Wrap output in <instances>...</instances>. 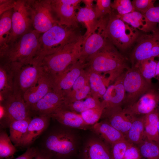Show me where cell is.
Masks as SVG:
<instances>
[{
    "label": "cell",
    "instance_id": "obj_1",
    "mask_svg": "<svg viewBox=\"0 0 159 159\" xmlns=\"http://www.w3.org/2000/svg\"><path fill=\"white\" fill-rule=\"evenodd\" d=\"M130 68L125 57L108 39L102 48L88 59L85 68L101 75L103 74L106 79L107 75L110 85Z\"/></svg>",
    "mask_w": 159,
    "mask_h": 159
},
{
    "label": "cell",
    "instance_id": "obj_2",
    "mask_svg": "<svg viewBox=\"0 0 159 159\" xmlns=\"http://www.w3.org/2000/svg\"><path fill=\"white\" fill-rule=\"evenodd\" d=\"M78 27L58 24L41 34L39 50L34 62L40 64L45 57L79 40L83 36L80 34Z\"/></svg>",
    "mask_w": 159,
    "mask_h": 159
},
{
    "label": "cell",
    "instance_id": "obj_3",
    "mask_svg": "<svg viewBox=\"0 0 159 159\" xmlns=\"http://www.w3.org/2000/svg\"><path fill=\"white\" fill-rule=\"evenodd\" d=\"M74 136L65 127L47 131L38 148L50 159H73L77 156Z\"/></svg>",
    "mask_w": 159,
    "mask_h": 159
},
{
    "label": "cell",
    "instance_id": "obj_4",
    "mask_svg": "<svg viewBox=\"0 0 159 159\" xmlns=\"http://www.w3.org/2000/svg\"><path fill=\"white\" fill-rule=\"evenodd\" d=\"M41 34L32 29L13 43L0 48V64H27L36 57Z\"/></svg>",
    "mask_w": 159,
    "mask_h": 159
},
{
    "label": "cell",
    "instance_id": "obj_5",
    "mask_svg": "<svg viewBox=\"0 0 159 159\" xmlns=\"http://www.w3.org/2000/svg\"><path fill=\"white\" fill-rule=\"evenodd\" d=\"M106 34L117 49L124 51L136 42L141 34L139 30L125 22L112 11L108 16Z\"/></svg>",
    "mask_w": 159,
    "mask_h": 159
},
{
    "label": "cell",
    "instance_id": "obj_6",
    "mask_svg": "<svg viewBox=\"0 0 159 159\" xmlns=\"http://www.w3.org/2000/svg\"><path fill=\"white\" fill-rule=\"evenodd\" d=\"M84 36L78 41L53 54L45 57L40 64L44 72L54 78L79 58Z\"/></svg>",
    "mask_w": 159,
    "mask_h": 159
},
{
    "label": "cell",
    "instance_id": "obj_7",
    "mask_svg": "<svg viewBox=\"0 0 159 159\" xmlns=\"http://www.w3.org/2000/svg\"><path fill=\"white\" fill-rule=\"evenodd\" d=\"M8 64L11 65L14 72V94L23 97L45 72L42 66L33 61L27 64Z\"/></svg>",
    "mask_w": 159,
    "mask_h": 159
},
{
    "label": "cell",
    "instance_id": "obj_8",
    "mask_svg": "<svg viewBox=\"0 0 159 159\" xmlns=\"http://www.w3.org/2000/svg\"><path fill=\"white\" fill-rule=\"evenodd\" d=\"M27 3L34 29L39 33L42 34L59 24L52 9L50 0H27Z\"/></svg>",
    "mask_w": 159,
    "mask_h": 159
},
{
    "label": "cell",
    "instance_id": "obj_9",
    "mask_svg": "<svg viewBox=\"0 0 159 159\" xmlns=\"http://www.w3.org/2000/svg\"><path fill=\"white\" fill-rule=\"evenodd\" d=\"M123 84L125 93L124 108L133 104L151 87V84L144 78L136 67H130L126 72Z\"/></svg>",
    "mask_w": 159,
    "mask_h": 159
},
{
    "label": "cell",
    "instance_id": "obj_10",
    "mask_svg": "<svg viewBox=\"0 0 159 159\" xmlns=\"http://www.w3.org/2000/svg\"><path fill=\"white\" fill-rule=\"evenodd\" d=\"M12 25L11 32L6 45L13 43L32 29V21L27 0H16L13 9Z\"/></svg>",
    "mask_w": 159,
    "mask_h": 159
},
{
    "label": "cell",
    "instance_id": "obj_11",
    "mask_svg": "<svg viewBox=\"0 0 159 159\" xmlns=\"http://www.w3.org/2000/svg\"><path fill=\"white\" fill-rule=\"evenodd\" d=\"M159 40V30L158 29L150 34H141L130 54L131 67H135L143 60L155 58V50Z\"/></svg>",
    "mask_w": 159,
    "mask_h": 159
},
{
    "label": "cell",
    "instance_id": "obj_12",
    "mask_svg": "<svg viewBox=\"0 0 159 159\" xmlns=\"http://www.w3.org/2000/svg\"><path fill=\"white\" fill-rule=\"evenodd\" d=\"M108 19V17L100 19L99 24L95 30L87 39L83 40L78 59L86 62L90 57L105 45L108 40L106 34Z\"/></svg>",
    "mask_w": 159,
    "mask_h": 159
},
{
    "label": "cell",
    "instance_id": "obj_13",
    "mask_svg": "<svg viewBox=\"0 0 159 159\" xmlns=\"http://www.w3.org/2000/svg\"><path fill=\"white\" fill-rule=\"evenodd\" d=\"M86 62L79 59L54 78L53 90L64 96L71 90L75 81L85 69Z\"/></svg>",
    "mask_w": 159,
    "mask_h": 159
},
{
    "label": "cell",
    "instance_id": "obj_14",
    "mask_svg": "<svg viewBox=\"0 0 159 159\" xmlns=\"http://www.w3.org/2000/svg\"><path fill=\"white\" fill-rule=\"evenodd\" d=\"M125 72L107 87L100 101L104 109L103 112L123 109L122 106L124 104L125 97L123 82Z\"/></svg>",
    "mask_w": 159,
    "mask_h": 159
},
{
    "label": "cell",
    "instance_id": "obj_15",
    "mask_svg": "<svg viewBox=\"0 0 159 159\" xmlns=\"http://www.w3.org/2000/svg\"><path fill=\"white\" fill-rule=\"evenodd\" d=\"M81 0H50L51 5L59 23L78 27L76 10Z\"/></svg>",
    "mask_w": 159,
    "mask_h": 159
},
{
    "label": "cell",
    "instance_id": "obj_16",
    "mask_svg": "<svg viewBox=\"0 0 159 159\" xmlns=\"http://www.w3.org/2000/svg\"><path fill=\"white\" fill-rule=\"evenodd\" d=\"M2 108L11 122L13 121L32 118V112L25 102L24 97L14 94L0 102Z\"/></svg>",
    "mask_w": 159,
    "mask_h": 159
},
{
    "label": "cell",
    "instance_id": "obj_17",
    "mask_svg": "<svg viewBox=\"0 0 159 159\" xmlns=\"http://www.w3.org/2000/svg\"><path fill=\"white\" fill-rule=\"evenodd\" d=\"M159 100V95L150 89L133 104L123 110L132 116H143L155 110L158 106Z\"/></svg>",
    "mask_w": 159,
    "mask_h": 159
},
{
    "label": "cell",
    "instance_id": "obj_18",
    "mask_svg": "<svg viewBox=\"0 0 159 159\" xmlns=\"http://www.w3.org/2000/svg\"><path fill=\"white\" fill-rule=\"evenodd\" d=\"M54 82L53 77L45 72L36 85L24 93V99L30 109L53 90Z\"/></svg>",
    "mask_w": 159,
    "mask_h": 159
},
{
    "label": "cell",
    "instance_id": "obj_19",
    "mask_svg": "<svg viewBox=\"0 0 159 159\" xmlns=\"http://www.w3.org/2000/svg\"><path fill=\"white\" fill-rule=\"evenodd\" d=\"M64 97L53 90L47 93L30 109L32 113L38 116L49 115L64 104Z\"/></svg>",
    "mask_w": 159,
    "mask_h": 159
},
{
    "label": "cell",
    "instance_id": "obj_20",
    "mask_svg": "<svg viewBox=\"0 0 159 159\" xmlns=\"http://www.w3.org/2000/svg\"><path fill=\"white\" fill-rule=\"evenodd\" d=\"M77 156L78 159H112L109 147L96 138L89 140Z\"/></svg>",
    "mask_w": 159,
    "mask_h": 159
},
{
    "label": "cell",
    "instance_id": "obj_21",
    "mask_svg": "<svg viewBox=\"0 0 159 159\" xmlns=\"http://www.w3.org/2000/svg\"><path fill=\"white\" fill-rule=\"evenodd\" d=\"M51 118L49 115H38L32 118L29 124L26 133L20 147H29V146L47 129Z\"/></svg>",
    "mask_w": 159,
    "mask_h": 159
},
{
    "label": "cell",
    "instance_id": "obj_22",
    "mask_svg": "<svg viewBox=\"0 0 159 159\" xmlns=\"http://www.w3.org/2000/svg\"><path fill=\"white\" fill-rule=\"evenodd\" d=\"M49 116L66 127L85 130L89 127L83 121L80 114L69 110L64 105Z\"/></svg>",
    "mask_w": 159,
    "mask_h": 159
},
{
    "label": "cell",
    "instance_id": "obj_23",
    "mask_svg": "<svg viewBox=\"0 0 159 159\" xmlns=\"http://www.w3.org/2000/svg\"><path fill=\"white\" fill-rule=\"evenodd\" d=\"M136 117L126 113L123 109L102 113L101 117L125 137Z\"/></svg>",
    "mask_w": 159,
    "mask_h": 159
},
{
    "label": "cell",
    "instance_id": "obj_24",
    "mask_svg": "<svg viewBox=\"0 0 159 159\" xmlns=\"http://www.w3.org/2000/svg\"><path fill=\"white\" fill-rule=\"evenodd\" d=\"M91 129L105 143L110 145L117 142L126 139L122 133L105 120L92 125Z\"/></svg>",
    "mask_w": 159,
    "mask_h": 159
},
{
    "label": "cell",
    "instance_id": "obj_25",
    "mask_svg": "<svg viewBox=\"0 0 159 159\" xmlns=\"http://www.w3.org/2000/svg\"><path fill=\"white\" fill-rule=\"evenodd\" d=\"M14 70L9 64H0V102L14 94Z\"/></svg>",
    "mask_w": 159,
    "mask_h": 159
},
{
    "label": "cell",
    "instance_id": "obj_26",
    "mask_svg": "<svg viewBox=\"0 0 159 159\" xmlns=\"http://www.w3.org/2000/svg\"><path fill=\"white\" fill-rule=\"evenodd\" d=\"M117 15L125 22L139 31L148 33L157 29V24L150 22L144 14L138 11H135L125 15Z\"/></svg>",
    "mask_w": 159,
    "mask_h": 159
},
{
    "label": "cell",
    "instance_id": "obj_27",
    "mask_svg": "<svg viewBox=\"0 0 159 159\" xmlns=\"http://www.w3.org/2000/svg\"><path fill=\"white\" fill-rule=\"evenodd\" d=\"M77 22L83 23L86 28L84 40L87 39L95 30L98 25L100 19H98L93 7L85 6L79 9L77 13Z\"/></svg>",
    "mask_w": 159,
    "mask_h": 159
},
{
    "label": "cell",
    "instance_id": "obj_28",
    "mask_svg": "<svg viewBox=\"0 0 159 159\" xmlns=\"http://www.w3.org/2000/svg\"><path fill=\"white\" fill-rule=\"evenodd\" d=\"M87 70L88 73L89 82L90 89V95L99 99H101L109 85L107 81L102 75Z\"/></svg>",
    "mask_w": 159,
    "mask_h": 159
},
{
    "label": "cell",
    "instance_id": "obj_29",
    "mask_svg": "<svg viewBox=\"0 0 159 159\" xmlns=\"http://www.w3.org/2000/svg\"><path fill=\"white\" fill-rule=\"evenodd\" d=\"M145 138L144 115L136 117L125 136V139L130 143L137 146Z\"/></svg>",
    "mask_w": 159,
    "mask_h": 159
},
{
    "label": "cell",
    "instance_id": "obj_30",
    "mask_svg": "<svg viewBox=\"0 0 159 159\" xmlns=\"http://www.w3.org/2000/svg\"><path fill=\"white\" fill-rule=\"evenodd\" d=\"M32 118L12 121L10 125L9 138L16 147H20Z\"/></svg>",
    "mask_w": 159,
    "mask_h": 159
},
{
    "label": "cell",
    "instance_id": "obj_31",
    "mask_svg": "<svg viewBox=\"0 0 159 159\" xmlns=\"http://www.w3.org/2000/svg\"><path fill=\"white\" fill-rule=\"evenodd\" d=\"M159 114L156 109L144 115L145 134L148 140L159 143V134L157 123Z\"/></svg>",
    "mask_w": 159,
    "mask_h": 159
},
{
    "label": "cell",
    "instance_id": "obj_32",
    "mask_svg": "<svg viewBox=\"0 0 159 159\" xmlns=\"http://www.w3.org/2000/svg\"><path fill=\"white\" fill-rule=\"evenodd\" d=\"M13 9L6 11L0 17V48L7 44L12 30Z\"/></svg>",
    "mask_w": 159,
    "mask_h": 159
},
{
    "label": "cell",
    "instance_id": "obj_33",
    "mask_svg": "<svg viewBox=\"0 0 159 159\" xmlns=\"http://www.w3.org/2000/svg\"><path fill=\"white\" fill-rule=\"evenodd\" d=\"M101 105L99 99L89 95L84 100L64 104V106L71 111L80 114L87 110L96 108Z\"/></svg>",
    "mask_w": 159,
    "mask_h": 159
},
{
    "label": "cell",
    "instance_id": "obj_34",
    "mask_svg": "<svg viewBox=\"0 0 159 159\" xmlns=\"http://www.w3.org/2000/svg\"><path fill=\"white\" fill-rule=\"evenodd\" d=\"M137 146L142 157L145 159H159V146L158 143L145 137Z\"/></svg>",
    "mask_w": 159,
    "mask_h": 159
},
{
    "label": "cell",
    "instance_id": "obj_35",
    "mask_svg": "<svg viewBox=\"0 0 159 159\" xmlns=\"http://www.w3.org/2000/svg\"><path fill=\"white\" fill-rule=\"evenodd\" d=\"M154 58L142 61L134 67H137L144 78L151 84V80L155 78L158 61Z\"/></svg>",
    "mask_w": 159,
    "mask_h": 159
},
{
    "label": "cell",
    "instance_id": "obj_36",
    "mask_svg": "<svg viewBox=\"0 0 159 159\" xmlns=\"http://www.w3.org/2000/svg\"><path fill=\"white\" fill-rule=\"evenodd\" d=\"M9 137L2 129L0 132V158H8L17 151L16 147L12 144Z\"/></svg>",
    "mask_w": 159,
    "mask_h": 159
},
{
    "label": "cell",
    "instance_id": "obj_37",
    "mask_svg": "<svg viewBox=\"0 0 159 159\" xmlns=\"http://www.w3.org/2000/svg\"><path fill=\"white\" fill-rule=\"evenodd\" d=\"M90 91L89 83L77 90L70 91L64 96V104L70 103L85 99L90 95Z\"/></svg>",
    "mask_w": 159,
    "mask_h": 159
},
{
    "label": "cell",
    "instance_id": "obj_38",
    "mask_svg": "<svg viewBox=\"0 0 159 159\" xmlns=\"http://www.w3.org/2000/svg\"><path fill=\"white\" fill-rule=\"evenodd\" d=\"M103 109L101 105L99 107L85 110L80 114L86 124L89 126L92 125L97 123L101 118Z\"/></svg>",
    "mask_w": 159,
    "mask_h": 159
},
{
    "label": "cell",
    "instance_id": "obj_39",
    "mask_svg": "<svg viewBox=\"0 0 159 159\" xmlns=\"http://www.w3.org/2000/svg\"><path fill=\"white\" fill-rule=\"evenodd\" d=\"M130 143L125 139L111 145L110 150L112 159H123Z\"/></svg>",
    "mask_w": 159,
    "mask_h": 159
},
{
    "label": "cell",
    "instance_id": "obj_40",
    "mask_svg": "<svg viewBox=\"0 0 159 159\" xmlns=\"http://www.w3.org/2000/svg\"><path fill=\"white\" fill-rule=\"evenodd\" d=\"M94 11L97 19H100L105 16L110 15L112 11V1L110 0H97Z\"/></svg>",
    "mask_w": 159,
    "mask_h": 159
},
{
    "label": "cell",
    "instance_id": "obj_41",
    "mask_svg": "<svg viewBox=\"0 0 159 159\" xmlns=\"http://www.w3.org/2000/svg\"><path fill=\"white\" fill-rule=\"evenodd\" d=\"M111 7L119 15H125L135 11L132 1L130 0H115L112 2Z\"/></svg>",
    "mask_w": 159,
    "mask_h": 159
},
{
    "label": "cell",
    "instance_id": "obj_42",
    "mask_svg": "<svg viewBox=\"0 0 159 159\" xmlns=\"http://www.w3.org/2000/svg\"><path fill=\"white\" fill-rule=\"evenodd\" d=\"M154 0H133L132 1L135 11L144 14L148 11L154 6Z\"/></svg>",
    "mask_w": 159,
    "mask_h": 159
},
{
    "label": "cell",
    "instance_id": "obj_43",
    "mask_svg": "<svg viewBox=\"0 0 159 159\" xmlns=\"http://www.w3.org/2000/svg\"><path fill=\"white\" fill-rule=\"evenodd\" d=\"M138 146L130 143L124 154L123 159H142Z\"/></svg>",
    "mask_w": 159,
    "mask_h": 159
},
{
    "label": "cell",
    "instance_id": "obj_44",
    "mask_svg": "<svg viewBox=\"0 0 159 159\" xmlns=\"http://www.w3.org/2000/svg\"><path fill=\"white\" fill-rule=\"evenodd\" d=\"M144 15L150 22L159 24V6H154L151 8Z\"/></svg>",
    "mask_w": 159,
    "mask_h": 159
},
{
    "label": "cell",
    "instance_id": "obj_45",
    "mask_svg": "<svg viewBox=\"0 0 159 159\" xmlns=\"http://www.w3.org/2000/svg\"><path fill=\"white\" fill-rule=\"evenodd\" d=\"M16 0H0V15L4 12L13 9L16 3Z\"/></svg>",
    "mask_w": 159,
    "mask_h": 159
},
{
    "label": "cell",
    "instance_id": "obj_46",
    "mask_svg": "<svg viewBox=\"0 0 159 159\" xmlns=\"http://www.w3.org/2000/svg\"><path fill=\"white\" fill-rule=\"evenodd\" d=\"M37 151V148L29 147L23 154L14 159H33L35 156Z\"/></svg>",
    "mask_w": 159,
    "mask_h": 159
},
{
    "label": "cell",
    "instance_id": "obj_47",
    "mask_svg": "<svg viewBox=\"0 0 159 159\" xmlns=\"http://www.w3.org/2000/svg\"><path fill=\"white\" fill-rule=\"evenodd\" d=\"M37 153L34 159H50L46 154L41 151L38 148Z\"/></svg>",
    "mask_w": 159,
    "mask_h": 159
},
{
    "label": "cell",
    "instance_id": "obj_48",
    "mask_svg": "<svg viewBox=\"0 0 159 159\" xmlns=\"http://www.w3.org/2000/svg\"><path fill=\"white\" fill-rule=\"evenodd\" d=\"M93 1V0H83L82 1L84 2L85 6L92 8L93 7L92 4Z\"/></svg>",
    "mask_w": 159,
    "mask_h": 159
},
{
    "label": "cell",
    "instance_id": "obj_49",
    "mask_svg": "<svg viewBox=\"0 0 159 159\" xmlns=\"http://www.w3.org/2000/svg\"><path fill=\"white\" fill-rule=\"evenodd\" d=\"M158 58L159 60L157 63L155 78L159 81V57Z\"/></svg>",
    "mask_w": 159,
    "mask_h": 159
},
{
    "label": "cell",
    "instance_id": "obj_50",
    "mask_svg": "<svg viewBox=\"0 0 159 159\" xmlns=\"http://www.w3.org/2000/svg\"><path fill=\"white\" fill-rule=\"evenodd\" d=\"M157 127L158 132L159 134V120L158 122L157 123Z\"/></svg>",
    "mask_w": 159,
    "mask_h": 159
},
{
    "label": "cell",
    "instance_id": "obj_51",
    "mask_svg": "<svg viewBox=\"0 0 159 159\" xmlns=\"http://www.w3.org/2000/svg\"><path fill=\"white\" fill-rule=\"evenodd\" d=\"M158 145H159V143H158Z\"/></svg>",
    "mask_w": 159,
    "mask_h": 159
},
{
    "label": "cell",
    "instance_id": "obj_52",
    "mask_svg": "<svg viewBox=\"0 0 159 159\" xmlns=\"http://www.w3.org/2000/svg\"><path fill=\"white\" fill-rule=\"evenodd\" d=\"M158 103H159V102H158Z\"/></svg>",
    "mask_w": 159,
    "mask_h": 159
}]
</instances>
